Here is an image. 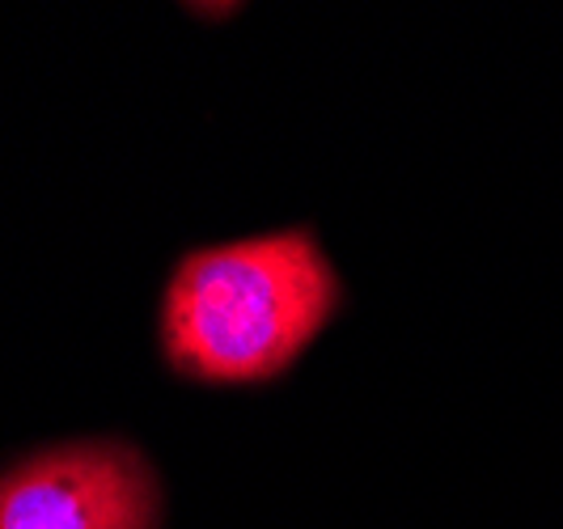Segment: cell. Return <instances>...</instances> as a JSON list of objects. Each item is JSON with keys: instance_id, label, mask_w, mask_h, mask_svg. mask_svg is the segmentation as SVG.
<instances>
[{"instance_id": "obj_1", "label": "cell", "mask_w": 563, "mask_h": 529, "mask_svg": "<svg viewBox=\"0 0 563 529\" xmlns=\"http://www.w3.org/2000/svg\"><path fill=\"white\" fill-rule=\"evenodd\" d=\"M339 306V279L306 229L187 254L166 284L162 348L196 382H272Z\"/></svg>"}, {"instance_id": "obj_2", "label": "cell", "mask_w": 563, "mask_h": 529, "mask_svg": "<svg viewBox=\"0 0 563 529\" xmlns=\"http://www.w3.org/2000/svg\"><path fill=\"white\" fill-rule=\"evenodd\" d=\"M157 474L132 445L81 441L0 474V529H157Z\"/></svg>"}]
</instances>
